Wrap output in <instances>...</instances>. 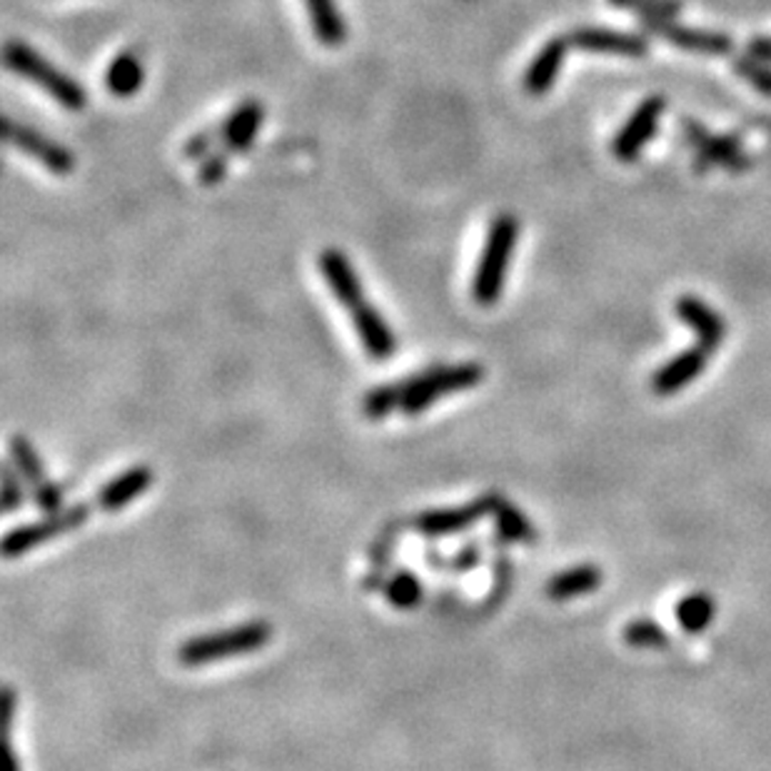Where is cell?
<instances>
[{
	"mask_svg": "<svg viewBox=\"0 0 771 771\" xmlns=\"http://www.w3.org/2000/svg\"><path fill=\"white\" fill-rule=\"evenodd\" d=\"M484 382V368L477 362L438 364V368L414 372L412 378L374 388L362 400V412L370 420H384L394 410L404 414H420L434 402L452 392L472 390Z\"/></svg>",
	"mask_w": 771,
	"mask_h": 771,
	"instance_id": "6da1fadb",
	"label": "cell"
},
{
	"mask_svg": "<svg viewBox=\"0 0 771 771\" xmlns=\"http://www.w3.org/2000/svg\"><path fill=\"white\" fill-rule=\"evenodd\" d=\"M517 238H520V220L512 212H502L492 220L472 278V300L477 306L490 308L502 298Z\"/></svg>",
	"mask_w": 771,
	"mask_h": 771,
	"instance_id": "7a4b0ae2",
	"label": "cell"
},
{
	"mask_svg": "<svg viewBox=\"0 0 771 771\" xmlns=\"http://www.w3.org/2000/svg\"><path fill=\"white\" fill-rule=\"evenodd\" d=\"M272 639L270 622H248L238 624L226 632H212L202 637H192L178 649L180 664L186 667H206L216 662H226L232 657H246L250 652L268 647Z\"/></svg>",
	"mask_w": 771,
	"mask_h": 771,
	"instance_id": "3957f363",
	"label": "cell"
},
{
	"mask_svg": "<svg viewBox=\"0 0 771 771\" xmlns=\"http://www.w3.org/2000/svg\"><path fill=\"white\" fill-rule=\"evenodd\" d=\"M3 58H6V66L13 70V73L30 80V83H36L38 88H43L46 93L66 110L78 113V110H83L88 106L86 88L76 83L73 78L63 73L60 68H56L50 60H46L30 46L20 43V40H10L3 50Z\"/></svg>",
	"mask_w": 771,
	"mask_h": 771,
	"instance_id": "277c9868",
	"label": "cell"
},
{
	"mask_svg": "<svg viewBox=\"0 0 771 771\" xmlns=\"http://www.w3.org/2000/svg\"><path fill=\"white\" fill-rule=\"evenodd\" d=\"M684 138L687 143L694 148V166L697 170H709V168H724L729 172H744L752 168V156L747 153L742 140L734 136H714L709 133L704 126H699L697 120H684Z\"/></svg>",
	"mask_w": 771,
	"mask_h": 771,
	"instance_id": "5b68a950",
	"label": "cell"
},
{
	"mask_svg": "<svg viewBox=\"0 0 771 771\" xmlns=\"http://www.w3.org/2000/svg\"><path fill=\"white\" fill-rule=\"evenodd\" d=\"M88 517H90L88 504H73V507H63L60 512L43 517L40 522L16 527V530H10L6 534L3 554L8 557V560H13V557L26 554L38 544H46L60 534L78 530V527H83L88 522Z\"/></svg>",
	"mask_w": 771,
	"mask_h": 771,
	"instance_id": "8992f818",
	"label": "cell"
},
{
	"mask_svg": "<svg viewBox=\"0 0 771 771\" xmlns=\"http://www.w3.org/2000/svg\"><path fill=\"white\" fill-rule=\"evenodd\" d=\"M3 138L8 140L10 146H16L18 150H23V153L38 160L40 166L48 168L50 172H53V176L66 178L76 168V156L70 153L63 143H58V140L43 136L36 128L16 123V120L8 118V116L3 118Z\"/></svg>",
	"mask_w": 771,
	"mask_h": 771,
	"instance_id": "52a82bcc",
	"label": "cell"
},
{
	"mask_svg": "<svg viewBox=\"0 0 771 771\" xmlns=\"http://www.w3.org/2000/svg\"><path fill=\"white\" fill-rule=\"evenodd\" d=\"M639 20H642V26L649 30V33L659 36L662 40H667V43H672L682 50H692V53H704V56L732 53V38H729L727 33L679 26L674 18L642 16Z\"/></svg>",
	"mask_w": 771,
	"mask_h": 771,
	"instance_id": "ba28073f",
	"label": "cell"
},
{
	"mask_svg": "<svg viewBox=\"0 0 771 771\" xmlns=\"http://www.w3.org/2000/svg\"><path fill=\"white\" fill-rule=\"evenodd\" d=\"M664 98L662 96H652L639 103V108L632 113V118L627 120L624 128L619 130L614 143H612V153L619 162H634L639 156H642V150L649 146V140L654 138L659 118L664 113Z\"/></svg>",
	"mask_w": 771,
	"mask_h": 771,
	"instance_id": "9c48e42d",
	"label": "cell"
},
{
	"mask_svg": "<svg viewBox=\"0 0 771 771\" xmlns=\"http://www.w3.org/2000/svg\"><path fill=\"white\" fill-rule=\"evenodd\" d=\"M494 502H497V494H484V497H480V500H474L470 504L444 507V510L422 512L418 520H414V527H418V532L424 537L460 534L464 530H470L477 520L492 514Z\"/></svg>",
	"mask_w": 771,
	"mask_h": 771,
	"instance_id": "30bf717a",
	"label": "cell"
},
{
	"mask_svg": "<svg viewBox=\"0 0 771 771\" xmlns=\"http://www.w3.org/2000/svg\"><path fill=\"white\" fill-rule=\"evenodd\" d=\"M318 268L322 272L324 286L330 288L334 300L342 308L354 310L360 302H364V288L358 270L352 268L350 258L340 248H324L318 258Z\"/></svg>",
	"mask_w": 771,
	"mask_h": 771,
	"instance_id": "8fae6325",
	"label": "cell"
},
{
	"mask_svg": "<svg viewBox=\"0 0 771 771\" xmlns=\"http://www.w3.org/2000/svg\"><path fill=\"white\" fill-rule=\"evenodd\" d=\"M570 43L587 53H607L622 58H644L649 53V40L644 36L627 33L612 28H577L570 33Z\"/></svg>",
	"mask_w": 771,
	"mask_h": 771,
	"instance_id": "7c38bea8",
	"label": "cell"
},
{
	"mask_svg": "<svg viewBox=\"0 0 771 771\" xmlns=\"http://www.w3.org/2000/svg\"><path fill=\"white\" fill-rule=\"evenodd\" d=\"M262 118H266V108H262L260 100L248 98L242 100L238 108H232L230 113L220 120L222 130V143L220 150L232 156H242L250 146L256 143L258 130L262 126Z\"/></svg>",
	"mask_w": 771,
	"mask_h": 771,
	"instance_id": "4fadbf2b",
	"label": "cell"
},
{
	"mask_svg": "<svg viewBox=\"0 0 771 771\" xmlns=\"http://www.w3.org/2000/svg\"><path fill=\"white\" fill-rule=\"evenodd\" d=\"M350 318L354 330H358L364 352H368L374 362L390 360L394 350H398V340H394V332L388 320L382 318V312L364 300L358 308L350 310Z\"/></svg>",
	"mask_w": 771,
	"mask_h": 771,
	"instance_id": "5bb4252c",
	"label": "cell"
},
{
	"mask_svg": "<svg viewBox=\"0 0 771 771\" xmlns=\"http://www.w3.org/2000/svg\"><path fill=\"white\" fill-rule=\"evenodd\" d=\"M674 312L679 320L697 332V344H702L707 352H714L717 348H722V342L727 338V322L722 314H719L714 308H709L704 300H699L694 296L679 298Z\"/></svg>",
	"mask_w": 771,
	"mask_h": 771,
	"instance_id": "9a60e30c",
	"label": "cell"
},
{
	"mask_svg": "<svg viewBox=\"0 0 771 771\" xmlns=\"http://www.w3.org/2000/svg\"><path fill=\"white\" fill-rule=\"evenodd\" d=\"M709 362V352L702 348V344H697L692 350H684L682 354H677V358L669 360L664 368H659L652 378V390L657 394H662V398H669V394H674L679 390H684L687 384H692L699 374L707 370Z\"/></svg>",
	"mask_w": 771,
	"mask_h": 771,
	"instance_id": "2e32d148",
	"label": "cell"
},
{
	"mask_svg": "<svg viewBox=\"0 0 771 771\" xmlns=\"http://www.w3.org/2000/svg\"><path fill=\"white\" fill-rule=\"evenodd\" d=\"M567 48H570V40L567 38H552L540 48V53L532 58V63L527 66L524 73V90L534 98H542L547 90H550L557 78H560V70L564 66Z\"/></svg>",
	"mask_w": 771,
	"mask_h": 771,
	"instance_id": "e0dca14e",
	"label": "cell"
},
{
	"mask_svg": "<svg viewBox=\"0 0 771 771\" xmlns=\"http://www.w3.org/2000/svg\"><path fill=\"white\" fill-rule=\"evenodd\" d=\"M153 484V470L146 464L130 467L123 474H118L110 480L103 490L98 492V507L106 512H118L128 507L133 500H138L148 487Z\"/></svg>",
	"mask_w": 771,
	"mask_h": 771,
	"instance_id": "ac0fdd59",
	"label": "cell"
},
{
	"mask_svg": "<svg viewBox=\"0 0 771 771\" xmlns=\"http://www.w3.org/2000/svg\"><path fill=\"white\" fill-rule=\"evenodd\" d=\"M604 574L600 567L594 564H577L564 570L560 574H554L550 582H547V597L552 602H567L577 600V597H584L594 592L597 587H602Z\"/></svg>",
	"mask_w": 771,
	"mask_h": 771,
	"instance_id": "d6986e66",
	"label": "cell"
},
{
	"mask_svg": "<svg viewBox=\"0 0 771 771\" xmlns=\"http://www.w3.org/2000/svg\"><path fill=\"white\" fill-rule=\"evenodd\" d=\"M146 83V66L136 50H120L106 70V88L116 98H133Z\"/></svg>",
	"mask_w": 771,
	"mask_h": 771,
	"instance_id": "ffe728a7",
	"label": "cell"
},
{
	"mask_svg": "<svg viewBox=\"0 0 771 771\" xmlns=\"http://www.w3.org/2000/svg\"><path fill=\"white\" fill-rule=\"evenodd\" d=\"M312 33L324 48H340L348 40V23L334 0H306Z\"/></svg>",
	"mask_w": 771,
	"mask_h": 771,
	"instance_id": "44dd1931",
	"label": "cell"
},
{
	"mask_svg": "<svg viewBox=\"0 0 771 771\" xmlns=\"http://www.w3.org/2000/svg\"><path fill=\"white\" fill-rule=\"evenodd\" d=\"M717 604L707 592H692L674 607V617L687 634H702L714 622Z\"/></svg>",
	"mask_w": 771,
	"mask_h": 771,
	"instance_id": "7402d4cb",
	"label": "cell"
},
{
	"mask_svg": "<svg viewBox=\"0 0 771 771\" xmlns=\"http://www.w3.org/2000/svg\"><path fill=\"white\" fill-rule=\"evenodd\" d=\"M492 517L504 542H520V544L537 542V532L532 522L527 520L522 510H517L512 502H507L502 494H497Z\"/></svg>",
	"mask_w": 771,
	"mask_h": 771,
	"instance_id": "603a6c76",
	"label": "cell"
},
{
	"mask_svg": "<svg viewBox=\"0 0 771 771\" xmlns=\"http://www.w3.org/2000/svg\"><path fill=\"white\" fill-rule=\"evenodd\" d=\"M10 454H13V462L18 467L20 477L33 487V492L50 482L46 477V467L38 458V452L33 450V444L23 438V434H16V438L10 440Z\"/></svg>",
	"mask_w": 771,
	"mask_h": 771,
	"instance_id": "cb8c5ba5",
	"label": "cell"
},
{
	"mask_svg": "<svg viewBox=\"0 0 771 771\" xmlns=\"http://www.w3.org/2000/svg\"><path fill=\"white\" fill-rule=\"evenodd\" d=\"M624 642L634 649H664L669 647V632L654 619H634L624 627Z\"/></svg>",
	"mask_w": 771,
	"mask_h": 771,
	"instance_id": "d4e9b609",
	"label": "cell"
},
{
	"mask_svg": "<svg viewBox=\"0 0 771 771\" xmlns=\"http://www.w3.org/2000/svg\"><path fill=\"white\" fill-rule=\"evenodd\" d=\"M422 582L414 577L410 570L398 572L390 580L388 590H384V597H388V602L392 607H398V610H412V607H418L422 602Z\"/></svg>",
	"mask_w": 771,
	"mask_h": 771,
	"instance_id": "484cf974",
	"label": "cell"
},
{
	"mask_svg": "<svg viewBox=\"0 0 771 771\" xmlns=\"http://www.w3.org/2000/svg\"><path fill=\"white\" fill-rule=\"evenodd\" d=\"M734 70L739 78H744L749 86H754L759 90V93L771 98V66L769 63L744 53L734 58Z\"/></svg>",
	"mask_w": 771,
	"mask_h": 771,
	"instance_id": "4316f807",
	"label": "cell"
},
{
	"mask_svg": "<svg viewBox=\"0 0 771 771\" xmlns=\"http://www.w3.org/2000/svg\"><path fill=\"white\" fill-rule=\"evenodd\" d=\"M222 143V130H220V120L218 123H212L208 128L198 130L196 136L188 138V143L182 146V158L200 162L206 156H210L212 150H218Z\"/></svg>",
	"mask_w": 771,
	"mask_h": 771,
	"instance_id": "83f0119b",
	"label": "cell"
},
{
	"mask_svg": "<svg viewBox=\"0 0 771 771\" xmlns=\"http://www.w3.org/2000/svg\"><path fill=\"white\" fill-rule=\"evenodd\" d=\"M614 8H629L642 16H659V18H677L682 13V0H610Z\"/></svg>",
	"mask_w": 771,
	"mask_h": 771,
	"instance_id": "f1b7e54d",
	"label": "cell"
},
{
	"mask_svg": "<svg viewBox=\"0 0 771 771\" xmlns=\"http://www.w3.org/2000/svg\"><path fill=\"white\" fill-rule=\"evenodd\" d=\"M228 162H230V156L226 153V150H220V148L212 150L210 156L202 158L198 162V182H200V186H206V188L218 186V182L226 178Z\"/></svg>",
	"mask_w": 771,
	"mask_h": 771,
	"instance_id": "f546056e",
	"label": "cell"
},
{
	"mask_svg": "<svg viewBox=\"0 0 771 771\" xmlns=\"http://www.w3.org/2000/svg\"><path fill=\"white\" fill-rule=\"evenodd\" d=\"M26 502V492L23 487H20V474L13 472V467H6L3 472V510L10 514L23 507Z\"/></svg>",
	"mask_w": 771,
	"mask_h": 771,
	"instance_id": "4dcf8cb0",
	"label": "cell"
},
{
	"mask_svg": "<svg viewBox=\"0 0 771 771\" xmlns=\"http://www.w3.org/2000/svg\"><path fill=\"white\" fill-rule=\"evenodd\" d=\"M36 504L43 510L46 514H53L63 510V500H66V487L48 482L46 487H40V490L33 492Z\"/></svg>",
	"mask_w": 771,
	"mask_h": 771,
	"instance_id": "1f68e13d",
	"label": "cell"
},
{
	"mask_svg": "<svg viewBox=\"0 0 771 771\" xmlns=\"http://www.w3.org/2000/svg\"><path fill=\"white\" fill-rule=\"evenodd\" d=\"M480 557H482L480 547L467 544L464 550L452 560V567H454V570H460V572H467V570H472V567L480 564Z\"/></svg>",
	"mask_w": 771,
	"mask_h": 771,
	"instance_id": "d6a6232c",
	"label": "cell"
},
{
	"mask_svg": "<svg viewBox=\"0 0 771 771\" xmlns=\"http://www.w3.org/2000/svg\"><path fill=\"white\" fill-rule=\"evenodd\" d=\"M747 53L754 56L757 60H764V63L771 66V38H767V36L752 38L747 46Z\"/></svg>",
	"mask_w": 771,
	"mask_h": 771,
	"instance_id": "836d02e7",
	"label": "cell"
},
{
	"mask_svg": "<svg viewBox=\"0 0 771 771\" xmlns=\"http://www.w3.org/2000/svg\"><path fill=\"white\" fill-rule=\"evenodd\" d=\"M13 714H16V692L13 689H6L3 692V729H6V734H10Z\"/></svg>",
	"mask_w": 771,
	"mask_h": 771,
	"instance_id": "e575fe53",
	"label": "cell"
}]
</instances>
